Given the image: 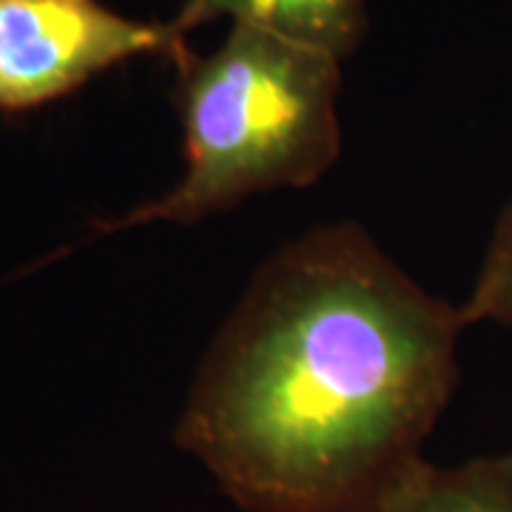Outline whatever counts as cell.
Masks as SVG:
<instances>
[{
	"label": "cell",
	"mask_w": 512,
	"mask_h": 512,
	"mask_svg": "<svg viewBox=\"0 0 512 512\" xmlns=\"http://www.w3.org/2000/svg\"><path fill=\"white\" fill-rule=\"evenodd\" d=\"M464 330L362 225H316L256 268L174 441L242 510L376 512L456 396Z\"/></svg>",
	"instance_id": "cell-1"
},
{
	"label": "cell",
	"mask_w": 512,
	"mask_h": 512,
	"mask_svg": "<svg viewBox=\"0 0 512 512\" xmlns=\"http://www.w3.org/2000/svg\"><path fill=\"white\" fill-rule=\"evenodd\" d=\"M342 63L254 26H231L208 55L185 49L174 60L183 177L97 231L197 225L256 194L319 183L342 154Z\"/></svg>",
	"instance_id": "cell-2"
},
{
	"label": "cell",
	"mask_w": 512,
	"mask_h": 512,
	"mask_svg": "<svg viewBox=\"0 0 512 512\" xmlns=\"http://www.w3.org/2000/svg\"><path fill=\"white\" fill-rule=\"evenodd\" d=\"M171 20L128 18L103 0H0V111H32L134 57L183 55Z\"/></svg>",
	"instance_id": "cell-3"
},
{
	"label": "cell",
	"mask_w": 512,
	"mask_h": 512,
	"mask_svg": "<svg viewBox=\"0 0 512 512\" xmlns=\"http://www.w3.org/2000/svg\"><path fill=\"white\" fill-rule=\"evenodd\" d=\"M228 18L293 43L348 60L367 35L365 0H183L171 26L188 37L205 23Z\"/></svg>",
	"instance_id": "cell-4"
},
{
	"label": "cell",
	"mask_w": 512,
	"mask_h": 512,
	"mask_svg": "<svg viewBox=\"0 0 512 512\" xmlns=\"http://www.w3.org/2000/svg\"><path fill=\"white\" fill-rule=\"evenodd\" d=\"M376 512H512V450L453 467L424 458Z\"/></svg>",
	"instance_id": "cell-5"
},
{
	"label": "cell",
	"mask_w": 512,
	"mask_h": 512,
	"mask_svg": "<svg viewBox=\"0 0 512 512\" xmlns=\"http://www.w3.org/2000/svg\"><path fill=\"white\" fill-rule=\"evenodd\" d=\"M461 313L467 328L476 322H495L512 330V197L495 220Z\"/></svg>",
	"instance_id": "cell-6"
}]
</instances>
